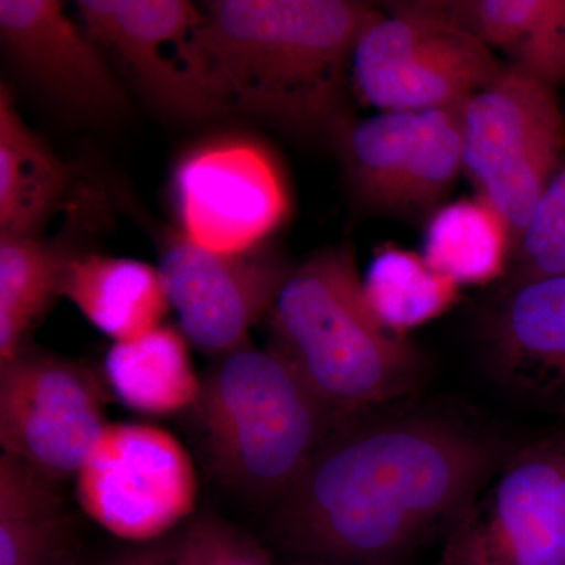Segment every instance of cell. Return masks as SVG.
Returning <instances> with one entry per match:
<instances>
[{
    "instance_id": "1",
    "label": "cell",
    "mask_w": 565,
    "mask_h": 565,
    "mask_svg": "<svg viewBox=\"0 0 565 565\" xmlns=\"http://www.w3.org/2000/svg\"><path fill=\"white\" fill-rule=\"evenodd\" d=\"M367 412L334 424L277 501L273 531L289 552L386 563L451 530L498 470L497 446L463 424Z\"/></svg>"
},
{
    "instance_id": "2",
    "label": "cell",
    "mask_w": 565,
    "mask_h": 565,
    "mask_svg": "<svg viewBox=\"0 0 565 565\" xmlns=\"http://www.w3.org/2000/svg\"><path fill=\"white\" fill-rule=\"evenodd\" d=\"M377 13L345 0H215L189 35V63L221 114L334 139L356 40Z\"/></svg>"
},
{
    "instance_id": "3",
    "label": "cell",
    "mask_w": 565,
    "mask_h": 565,
    "mask_svg": "<svg viewBox=\"0 0 565 565\" xmlns=\"http://www.w3.org/2000/svg\"><path fill=\"white\" fill-rule=\"evenodd\" d=\"M270 313L274 351L340 422L401 399L422 381V356L375 318L348 247L319 252L296 267Z\"/></svg>"
},
{
    "instance_id": "4",
    "label": "cell",
    "mask_w": 565,
    "mask_h": 565,
    "mask_svg": "<svg viewBox=\"0 0 565 565\" xmlns=\"http://www.w3.org/2000/svg\"><path fill=\"white\" fill-rule=\"evenodd\" d=\"M195 411L218 478L275 503L340 422L285 356L248 344L218 359Z\"/></svg>"
},
{
    "instance_id": "5",
    "label": "cell",
    "mask_w": 565,
    "mask_h": 565,
    "mask_svg": "<svg viewBox=\"0 0 565 565\" xmlns=\"http://www.w3.org/2000/svg\"><path fill=\"white\" fill-rule=\"evenodd\" d=\"M504 68L451 6L422 3L375 14L351 74L360 98L381 111L427 110L470 102Z\"/></svg>"
},
{
    "instance_id": "6",
    "label": "cell",
    "mask_w": 565,
    "mask_h": 565,
    "mask_svg": "<svg viewBox=\"0 0 565 565\" xmlns=\"http://www.w3.org/2000/svg\"><path fill=\"white\" fill-rule=\"evenodd\" d=\"M565 122L555 87L505 66L465 106L463 170L511 230L514 253L563 167Z\"/></svg>"
},
{
    "instance_id": "7",
    "label": "cell",
    "mask_w": 565,
    "mask_h": 565,
    "mask_svg": "<svg viewBox=\"0 0 565 565\" xmlns=\"http://www.w3.org/2000/svg\"><path fill=\"white\" fill-rule=\"evenodd\" d=\"M438 565H565V435L494 471L446 534Z\"/></svg>"
},
{
    "instance_id": "8",
    "label": "cell",
    "mask_w": 565,
    "mask_h": 565,
    "mask_svg": "<svg viewBox=\"0 0 565 565\" xmlns=\"http://www.w3.org/2000/svg\"><path fill=\"white\" fill-rule=\"evenodd\" d=\"M76 478L82 509L136 544L158 541L184 522L199 489L180 441L145 424H107Z\"/></svg>"
},
{
    "instance_id": "9",
    "label": "cell",
    "mask_w": 565,
    "mask_h": 565,
    "mask_svg": "<svg viewBox=\"0 0 565 565\" xmlns=\"http://www.w3.org/2000/svg\"><path fill=\"white\" fill-rule=\"evenodd\" d=\"M467 103L345 122L334 141L360 200L393 214L433 207L463 169Z\"/></svg>"
},
{
    "instance_id": "10",
    "label": "cell",
    "mask_w": 565,
    "mask_h": 565,
    "mask_svg": "<svg viewBox=\"0 0 565 565\" xmlns=\"http://www.w3.org/2000/svg\"><path fill=\"white\" fill-rule=\"evenodd\" d=\"M107 426L104 393L81 364L25 345L0 363V444L61 482L77 476Z\"/></svg>"
},
{
    "instance_id": "11",
    "label": "cell",
    "mask_w": 565,
    "mask_h": 565,
    "mask_svg": "<svg viewBox=\"0 0 565 565\" xmlns=\"http://www.w3.org/2000/svg\"><path fill=\"white\" fill-rule=\"evenodd\" d=\"M158 270L182 334L222 356L247 345L294 269L270 250L214 252L181 233L163 245Z\"/></svg>"
},
{
    "instance_id": "12",
    "label": "cell",
    "mask_w": 565,
    "mask_h": 565,
    "mask_svg": "<svg viewBox=\"0 0 565 565\" xmlns=\"http://www.w3.org/2000/svg\"><path fill=\"white\" fill-rule=\"evenodd\" d=\"M85 31L110 52L137 90L178 120L221 114L189 63L188 40L202 10L184 0H82Z\"/></svg>"
},
{
    "instance_id": "13",
    "label": "cell",
    "mask_w": 565,
    "mask_h": 565,
    "mask_svg": "<svg viewBox=\"0 0 565 565\" xmlns=\"http://www.w3.org/2000/svg\"><path fill=\"white\" fill-rule=\"evenodd\" d=\"M182 234L210 250L256 248L285 214L273 162L255 145L218 140L189 152L174 173Z\"/></svg>"
},
{
    "instance_id": "14",
    "label": "cell",
    "mask_w": 565,
    "mask_h": 565,
    "mask_svg": "<svg viewBox=\"0 0 565 565\" xmlns=\"http://www.w3.org/2000/svg\"><path fill=\"white\" fill-rule=\"evenodd\" d=\"M0 36L10 57L44 95L82 117L106 120L125 92L98 46L55 0H2Z\"/></svg>"
},
{
    "instance_id": "15",
    "label": "cell",
    "mask_w": 565,
    "mask_h": 565,
    "mask_svg": "<svg viewBox=\"0 0 565 565\" xmlns=\"http://www.w3.org/2000/svg\"><path fill=\"white\" fill-rule=\"evenodd\" d=\"M486 352L512 392L565 396V275L511 282L486 321Z\"/></svg>"
},
{
    "instance_id": "16",
    "label": "cell",
    "mask_w": 565,
    "mask_h": 565,
    "mask_svg": "<svg viewBox=\"0 0 565 565\" xmlns=\"http://www.w3.org/2000/svg\"><path fill=\"white\" fill-rule=\"evenodd\" d=\"M0 565H81V544L58 481L0 457Z\"/></svg>"
},
{
    "instance_id": "17",
    "label": "cell",
    "mask_w": 565,
    "mask_h": 565,
    "mask_svg": "<svg viewBox=\"0 0 565 565\" xmlns=\"http://www.w3.org/2000/svg\"><path fill=\"white\" fill-rule=\"evenodd\" d=\"M62 296L115 343L159 329L170 308L158 269L115 256H73Z\"/></svg>"
},
{
    "instance_id": "18",
    "label": "cell",
    "mask_w": 565,
    "mask_h": 565,
    "mask_svg": "<svg viewBox=\"0 0 565 565\" xmlns=\"http://www.w3.org/2000/svg\"><path fill=\"white\" fill-rule=\"evenodd\" d=\"M70 172L32 131L0 87V236L39 237L57 207Z\"/></svg>"
},
{
    "instance_id": "19",
    "label": "cell",
    "mask_w": 565,
    "mask_h": 565,
    "mask_svg": "<svg viewBox=\"0 0 565 565\" xmlns=\"http://www.w3.org/2000/svg\"><path fill=\"white\" fill-rule=\"evenodd\" d=\"M106 377L122 404L148 415H172L195 407L203 382L193 370L188 338L159 327L107 352Z\"/></svg>"
},
{
    "instance_id": "20",
    "label": "cell",
    "mask_w": 565,
    "mask_h": 565,
    "mask_svg": "<svg viewBox=\"0 0 565 565\" xmlns=\"http://www.w3.org/2000/svg\"><path fill=\"white\" fill-rule=\"evenodd\" d=\"M487 46L546 84L565 82V0H479L452 7Z\"/></svg>"
},
{
    "instance_id": "21",
    "label": "cell",
    "mask_w": 565,
    "mask_h": 565,
    "mask_svg": "<svg viewBox=\"0 0 565 565\" xmlns=\"http://www.w3.org/2000/svg\"><path fill=\"white\" fill-rule=\"evenodd\" d=\"M514 252L504 218L478 196L434 212L424 234V262L457 286L486 285L503 274Z\"/></svg>"
},
{
    "instance_id": "22",
    "label": "cell",
    "mask_w": 565,
    "mask_h": 565,
    "mask_svg": "<svg viewBox=\"0 0 565 565\" xmlns=\"http://www.w3.org/2000/svg\"><path fill=\"white\" fill-rule=\"evenodd\" d=\"M71 258L39 237L0 236V363L28 345L32 327L62 296Z\"/></svg>"
},
{
    "instance_id": "23",
    "label": "cell",
    "mask_w": 565,
    "mask_h": 565,
    "mask_svg": "<svg viewBox=\"0 0 565 565\" xmlns=\"http://www.w3.org/2000/svg\"><path fill=\"white\" fill-rule=\"evenodd\" d=\"M363 288L375 318L390 332L404 337L449 310L460 286L435 273L422 255L385 245L367 267Z\"/></svg>"
},
{
    "instance_id": "24",
    "label": "cell",
    "mask_w": 565,
    "mask_h": 565,
    "mask_svg": "<svg viewBox=\"0 0 565 565\" xmlns=\"http://www.w3.org/2000/svg\"><path fill=\"white\" fill-rule=\"evenodd\" d=\"M514 256L512 282L565 275V163L535 204Z\"/></svg>"
},
{
    "instance_id": "25",
    "label": "cell",
    "mask_w": 565,
    "mask_h": 565,
    "mask_svg": "<svg viewBox=\"0 0 565 565\" xmlns=\"http://www.w3.org/2000/svg\"><path fill=\"white\" fill-rule=\"evenodd\" d=\"M169 548L173 565H273L258 542L211 515L189 523Z\"/></svg>"
},
{
    "instance_id": "26",
    "label": "cell",
    "mask_w": 565,
    "mask_h": 565,
    "mask_svg": "<svg viewBox=\"0 0 565 565\" xmlns=\"http://www.w3.org/2000/svg\"><path fill=\"white\" fill-rule=\"evenodd\" d=\"M102 565H173V563L172 556H170L169 541H167L122 553Z\"/></svg>"
},
{
    "instance_id": "27",
    "label": "cell",
    "mask_w": 565,
    "mask_h": 565,
    "mask_svg": "<svg viewBox=\"0 0 565 565\" xmlns=\"http://www.w3.org/2000/svg\"><path fill=\"white\" fill-rule=\"evenodd\" d=\"M329 565H333V564H329Z\"/></svg>"
}]
</instances>
